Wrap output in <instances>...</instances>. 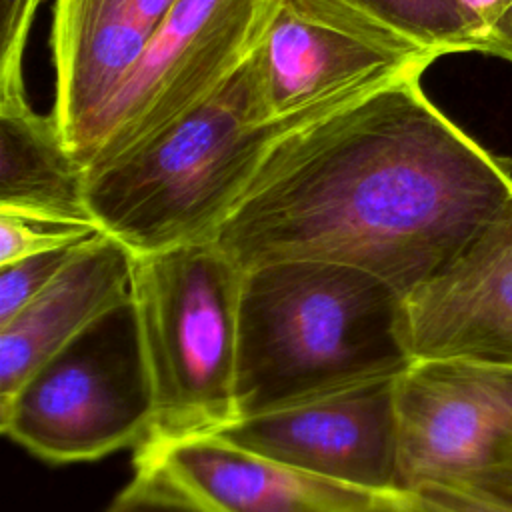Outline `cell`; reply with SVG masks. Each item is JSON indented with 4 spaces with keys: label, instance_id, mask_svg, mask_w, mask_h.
<instances>
[{
    "label": "cell",
    "instance_id": "6da1fadb",
    "mask_svg": "<svg viewBox=\"0 0 512 512\" xmlns=\"http://www.w3.org/2000/svg\"><path fill=\"white\" fill-rule=\"evenodd\" d=\"M510 204L512 158L408 78L286 132L214 242L242 270L322 260L410 294Z\"/></svg>",
    "mask_w": 512,
    "mask_h": 512
},
{
    "label": "cell",
    "instance_id": "7a4b0ae2",
    "mask_svg": "<svg viewBox=\"0 0 512 512\" xmlns=\"http://www.w3.org/2000/svg\"><path fill=\"white\" fill-rule=\"evenodd\" d=\"M404 302L390 282L346 264L278 260L246 268L238 418L398 378L414 362Z\"/></svg>",
    "mask_w": 512,
    "mask_h": 512
},
{
    "label": "cell",
    "instance_id": "3957f363",
    "mask_svg": "<svg viewBox=\"0 0 512 512\" xmlns=\"http://www.w3.org/2000/svg\"><path fill=\"white\" fill-rule=\"evenodd\" d=\"M312 122L270 116L252 52L194 112L86 170L88 210L136 254L214 240L268 150L286 132Z\"/></svg>",
    "mask_w": 512,
    "mask_h": 512
},
{
    "label": "cell",
    "instance_id": "277c9868",
    "mask_svg": "<svg viewBox=\"0 0 512 512\" xmlns=\"http://www.w3.org/2000/svg\"><path fill=\"white\" fill-rule=\"evenodd\" d=\"M242 278L214 240L136 254L132 298L154 392L146 442L216 434L238 418Z\"/></svg>",
    "mask_w": 512,
    "mask_h": 512
},
{
    "label": "cell",
    "instance_id": "5b68a950",
    "mask_svg": "<svg viewBox=\"0 0 512 512\" xmlns=\"http://www.w3.org/2000/svg\"><path fill=\"white\" fill-rule=\"evenodd\" d=\"M2 432L52 464L138 448L154 392L132 294L38 364L0 400Z\"/></svg>",
    "mask_w": 512,
    "mask_h": 512
},
{
    "label": "cell",
    "instance_id": "8992f818",
    "mask_svg": "<svg viewBox=\"0 0 512 512\" xmlns=\"http://www.w3.org/2000/svg\"><path fill=\"white\" fill-rule=\"evenodd\" d=\"M440 56L350 0H270L254 48L272 118L318 120Z\"/></svg>",
    "mask_w": 512,
    "mask_h": 512
},
{
    "label": "cell",
    "instance_id": "52a82bcc",
    "mask_svg": "<svg viewBox=\"0 0 512 512\" xmlns=\"http://www.w3.org/2000/svg\"><path fill=\"white\" fill-rule=\"evenodd\" d=\"M270 0H176L112 96L86 170L156 138L254 52Z\"/></svg>",
    "mask_w": 512,
    "mask_h": 512
},
{
    "label": "cell",
    "instance_id": "ba28073f",
    "mask_svg": "<svg viewBox=\"0 0 512 512\" xmlns=\"http://www.w3.org/2000/svg\"><path fill=\"white\" fill-rule=\"evenodd\" d=\"M402 490L456 486L512 444V388L498 366L416 358L396 378Z\"/></svg>",
    "mask_w": 512,
    "mask_h": 512
},
{
    "label": "cell",
    "instance_id": "9c48e42d",
    "mask_svg": "<svg viewBox=\"0 0 512 512\" xmlns=\"http://www.w3.org/2000/svg\"><path fill=\"white\" fill-rule=\"evenodd\" d=\"M216 436L330 482L378 494L402 490L396 378L238 418Z\"/></svg>",
    "mask_w": 512,
    "mask_h": 512
},
{
    "label": "cell",
    "instance_id": "30bf717a",
    "mask_svg": "<svg viewBox=\"0 0 512 512\" xmlns=\"http://www.w3.org/2000/svg\"><path fill=\"white\" fill-rule=\"evenodd\" d=\"M404 304L414 360L512 366V204Z\"/></svg>",
    "mask_w": 512,
    "mask_h": 512
},
{
    "label": "cell",
    "instance_id": "8fae6325",
    "mask_svg": "<svg viewBox=\"0 0 512 512\" xmlns=\"http://www.w3.org/2000/svg\"><path fill=\"white\" fill-rule=\"evenodd\" d=\"M176 0H56L52 56L54 116L74 158L86 168L102 116L142 48Z\"/></svg>",
    "mask_w": 512,
    "mask_h": 512
},
{
    "label": "cell",
    "instance_id": "7c38bea8",
    "mask_svg": "<svg viewBox=\"0 0 512 512\" xmlns=\"http://www.w3.org/2000/svg\"><path fill=\"white\" fill-rule=\"evenodd\" d=\"M134 460L158 464L216 512H380L386 494L312 476L216 434L146 442Z\"/></svg>",
    "mask_w": 512,
    "mask_h": 512
},
{
    "label": "cell",
    "instance_id": "4fadbf2b",
    "mask_svg": "<svg viewBox=\"0 0 512 512\" xmlns=\"http://www.w3.org/2000/svg\"><path fill=\"white\" fill-rule=\"evenodd\" d=\"M136 252L102 232L18 314L0 324V400L48 356L132 294Z\"/></svg>",
    "mask_w": 512,
    "mask_h": 512
},
{
    "label": "cell",
    "instance_id": "5bb4252c",
    "mask_svg": "<svg viewBox=\"0 0 512 512\" xmlns=\"http://www.w3.org/2000/svg\"><path fill=\"white\" fill-rule=\"evenodd\" d=\"M0 208L94 220L86 168L66 146L56 116L34 112L28 98L0 102Z\"/></svg>",
    "mask_w": 512,
    "mask_h": 512
},
{
    "label": "cell",
    "instance_id": "9a60e30c",
    "mask_svg": "<svg viewBox=\"0 0 512 512\" xmlns=\"http://www.w3.org/2000/svg\"><path fill=\"white\" fill-rule=\"evenodd\" d=\"M438 56L478 52V42L454 0H350Z\"/></svg>",
    "mask_w": 512,
    "mask_h": 512
},
{
    "label": "cell",
    "instance_id": "2e32d148",
    "mask_svg": "<svg viewBox=\"0 0 512 512\" xmlns=\"http://www.w3.org/2000/svg\"><path fill=\"white\" fill-rule=\"evenodd\" d=\"M102 232L104 230L94 220L0 208V264L76 246Z\"/></svg>",
    "mask_w": 512,
    "mask_h": 512
},
{
    "label": "cell",
    "instance_id": "e0dca14e",
    "mask_svg": "<svg viewBox=\"0 0 512 512\" xmlns=\"http://www.w3.org/2000/svg\"><path fill=\"white\" fill-rule=\"evenodd\" d=\"M134 478L106 512H216L154 462L134 460Z\"/></svg>",
    "mask_w": 512,
    "mask_h": 512
},
{
    "label": "cell",
    "instance_id": "ac0fdd59",
    "mask_svg": "<svg viewBox=\"0 0 512 512\" xmlns=\"http://www.w3.org/2000/svg\"><path fill=\"white\" fill-rule=\"evenodd\" d=\"M84 244L86 242L0 264V324L8 322L36 298L70 264Z\"/></svg>",
    "mask_w": 512,
    "mask_h": 512
},
{
    "label": "cell",
    "instance_id": "d6986e66",
    "mask_svg": "<svg viewBox=\"0 0 512 512\" xmlns=\"http://www.w3.org/2000/svg\"><path fill=\"white\" fill-rule=\"evenodd\" d=\"M42 0H0V102L26 98L24 50Z\"/></svg>",
    "mask_w": 512,
    "mask_h": 512
},
{
    "label": "cell",
    "instance_id": "ffe728a7",
    "mask_svg": "<svg viewBox=\"0 0 512 512\" xmlns=\"http://www.w3.org/2000/svg\"><path fill=\"white\" fill-rule=\"evenodd\" d=\"M380 512H512L482 496L446 488V486H416L396 492H386L380 502Z\"/></svg>",
    "mask_w": 512,
    "mask_h": 512
},
{
    "label": "cell",
    "instance_id": "44dd1931",
    "mask_svg": "<svg viewBox=\"0 0 512 512\" xmlns=\"http://www.w3.org/2000/svg\"><path fill=\"white\" fill-rule=\"evenodd\" d=\"M478 42V52L512 62V0H454Z\"/></svg>",
    "mask_w": 512,
    "mask_h": 512
},
{
    "label": "cell",
    "instance_id": "7402d4cb",
    "mask_svg": "<svg viewBox=\"0 0 512 512\" xmlns=\"http://www.w3.org/2000/svg\"><path fill=\"white\" fill-rule=\"evenodd\" d=\"M446 488L464 490V492L482 496L502 508L512 510V444L504 446L498 458L488 468H484L482 472H478L476 476L468 478L462 484L446 486Z\"/></svg>",
    "mask_w": 512,
    "mask_h": 512
},
{
    "label": "cell",
    "instance_id": "603a6c76",
    "mask_svg": "<svg viewBox=\"0 0 512 512\" xmlns=\"http://www.w3.org/2000/svg\"><path fill=\"white\" fill-rule=\"evenodd\" d=\"M498 368H500V372L504 374V378L508 380V384L512 388V366H498Z\"/></svg>",
    "mask_w": 512,
    "mask_h": 512
}]
</instances>
